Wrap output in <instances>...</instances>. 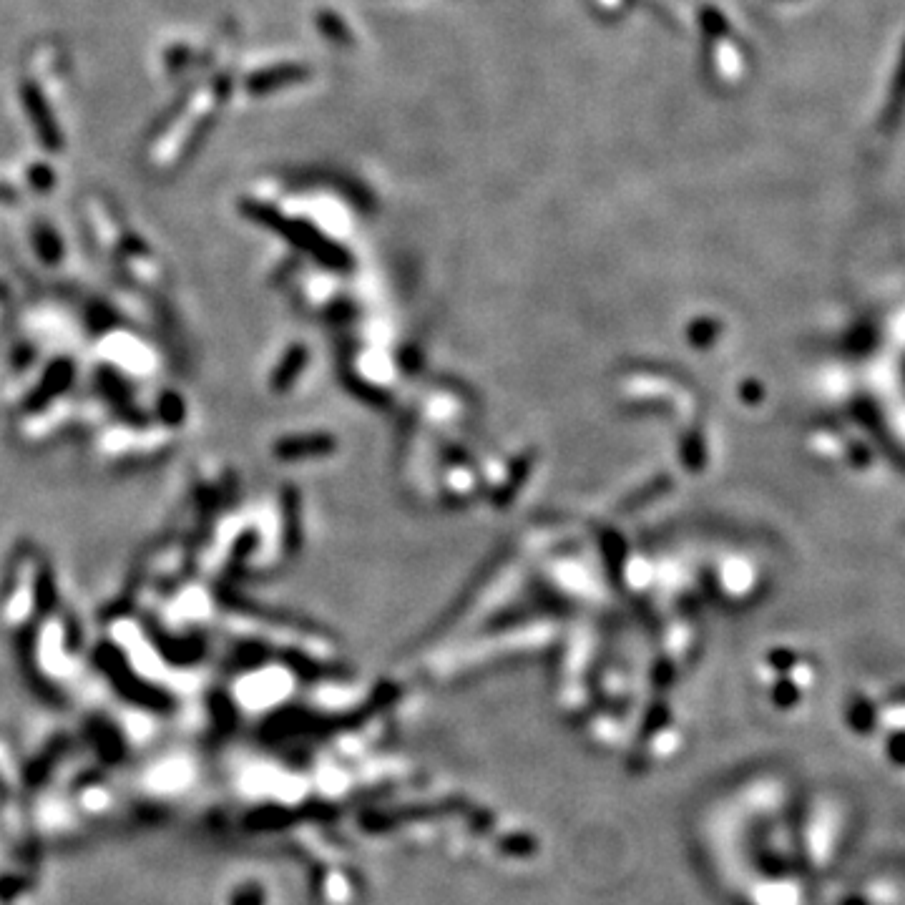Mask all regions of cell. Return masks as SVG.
Listing matches in <instances>:
<instances>
[{
  "instance_id": "1",
  "label": "cell",
  "mask_w": 905,
  "mask_h": 905,
  "mask_svg": "<svg viewBox=\"0 0 905 905\" xmlns=\"http://www.w3.org/2000/svg\"><path fill=\"white\" fill-rule=\"evenodd\" d=\"M898 750H900V752H903V755H900V757H898V760H900V762H903V760H905V740H900V742H898Z\"/></svg>"
}]
</instances>
